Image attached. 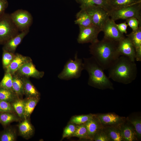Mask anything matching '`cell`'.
<instances>
[{"instance_id": "6da1fadb", "label": "cell", "mask_w": 141, "mask_h": 141, "mask_svg": "<svg viewBox=\"0 0 141 141\" xmlns=\"http://www.w3.org/2000/svg\"><path fill=\"white\" fill-rule=\"evenodd\" d=\"M118 42L103 38L90 45V54L104 70L108 69L120 56Z\"/></svg>"}, {"instance_id": "7a4b0ae2", "label": "cell", "mask_w": 141, "mask_h": 141, "mask_svg": "<svg viewBox=\"0 0 141 141\" xmlns=\"http://www.w3.org/2000/svg\"><path fill=\"white\" fill-rule=\"evenodd\" d=\"M108 77L116 82L127 84L135 80L137 69L135 61L121 55L108 69Z\"/></svg>"}, {"instance_id": "3957f363", "label": "cell", "mask_w": 141, "mask_h": 141, "mask_svg": "<svg viewBox=\"0 0 141 141\" xmlns=\"http://www.w3.org/2000/svg\"><path fill=\"white\" fill-rule=\"evenodd\" d=\"M84 69L89 75V84L101 89H113L112 84L105 74L104 70L92 56L84 58Z\"/></svg>"}, {"instance_id": "277c9868", "label": "cell", "mask_w": 141, "mask_h": 141, "mask_svg": "<svg viewBox=\"0 0 141 141\" xmlns=\"http://www.w3.org/2000/svg\"><path fill=\"white\" fill-rule=\"evenodd\" d=\"M84 69L82 60L78 58L77 54L76 53L74 60L70 58L66 62L62 70L58 74V77L60 79L65 80L77 79L80 77Z\"/></svg>"}, {"instance_id": "5b68a950", "label": "cell", "mask_w": 141, "mask_h": 141, "mask_svg": "<svg viewBox=\"0 0 141 141\" xmlns=\"http://www.w3.org/2000/svg\"><path fill=\"white\" fill-rule=\"evenodd\" d=\"M108 11L109 17L115 21L134 17L138 20L141 26V3L121 8L110 9Z\"/></svg>"}, {"instance_id": "8992f818", "label": "cell", "mask_w": 141, "mask_h": 141, "mask_svg": "<svg viewBox=\"0 0 141 141\" xmlns=\"http://www.w3.org/2000/svg\"><path fill=\"white\" fill-rule=\"evenodd\" d=\"M19 31L13 22L10 14L5 13L0 16V44L4 45L19 34Z\"/></svg>"}, {"instance_id": "52a82bcc", "label": "cell", "mask_w": 141, "mask_h": 141, "mask_svg": "<svg viewBox=\"0 0 141 141\" xmlns=\"http://www.w3.org/2000/svg\"><path fill=\"white\" fill-rule=\"evenodd\" d=\"M11 20L19 31L29 30L32 24L33 18L28 11L19 9L10 14Z\"/></svg>"}, {"instance_id": "ba28073f", "label": "cell", "mask_w": 141, "mask_h": 141, "mask_svg": "<svg viewBox=\"0 0 141 141\" xmlns=\"http://www.w3.org/2000/svg\"><path fill=\"white\" fill-rule=\"evenodd\" d=\"M84 9L90 15L92 24L101 30L104 24L110 17L108 11L103 8L96 6L89 7Z\"/></svg>"}, {"instance_id": "9c48e42d", "label": "cell", "mask_w": 141, "mask_h": 141, "mask_svg": "<svg viewBox=\"0 0 141 141\" xmlns=\"http://www.w3.org/2000/svg\"><path fill=\"white\" fill-rule=\"evenodd\" d=\"M79 32L77 41L79 44L94 43L98 40V37L102 31L99 28L92 24L89 26L79 27Z\"/></svg>"}, {"instance_id": "30bf717a", "label": "cell", "mask_w": 141, "mask_h": 141, "mask_svg": "<svg viewBox=\"0 0 141 141\" xmlns=\"http://www.w3.org/2000/svg\"><path fill=\"white\" fill-rule=\"evenodd\" d=\"M101 30L104 33V38L111 40L119 42L125 37L118 29L115 21L110 17L104 24Z\"/></svg>"}, {"instance_id": "8fae6325", "label": "cell", "mask_w": 141, "mask_h": 141, "mask_svg": "<svg viewBox=\"0 0 141 141\" xmlns=\"http://www.w3.org/2000/svg\"><path fill=\"white\" fill-rule=\"evenodd\" d=\"M118 50L120 55L125 56L133 61L136 60L135 48L129 39L125 37L118 42Z\"/></svg>"}, {"instance_id": "7c38bea8", "label": "cell", "mask_w": 141, "mask_h": 141, "mask_svg": "<svg viewBox=\"0 0 141 141\" xmlns=\"http://www.w3.org/2000/svg\"><path fill=\"white\" fill-rule=\"evenodd\" d=\"M16 73L22 76L37 79L42 78L44 74V72L39 71L36 69L32 60L24 64Z\"/></svg>"}, {"instance_id": "4fadbf2b", "label": "cell", "mask_w": 141, "mask_h": 141, "mask_svg": "<svg viewBox=\"0 0 141 141\" xmlns=\"http://www.w3.org/2000/svg\"><path fill=\"white\" fill-rule=\"evenodd\" d=\"M133 45L135 50L136 60L141 61V26L136 30L132 31L126 35Z\"/></svg>"}, {"instance_id": "5bb4252c", "label": "cell", "mask_w": 141, "mask_h": 141, "mask_svg": "<svg viewBox=\"0 0 141 141\" xmlns=\"http://www.w3.org/2000/svg\"><path fill=\"white\" fill-rule=\"evenodd\" d=\"M97 118L102 126L108 127L120 125L124 120L123 118L111 113L101 114Z\"/></svg>"}, {"instance_id": "9a60e30c", "label": "cell", "mask_w": 141, "mask_h": 141, "mask_svg": "<svg viewBox=\"0 0 141 141\" xmlns=\"http://www.w3.org/2000/svg\"><path fill=\"white\" fill-rule=\"evenodd\" d=\"M29 32V30L21 32L9 39L4 44L3 50L14 53L18 46Z\"/></svg>"}, {"instance_id": "2e32d148", "label": "cell", "mask_w": 141, "mask_h": 141, "mask_svg": "<svg viewBox=\"0 0 141 141\" xmlns=\"http://www.w3.org/2000/svg\"><path fill=\"white\" fill-rule=\"evenodd\" d=\"M31 60L30 58L28 57L16 53L12 61L5 69V73H9L13 75L24 64Z\"/></svg>"}, {"instance_id": "e0dca14e", "label": "cell", "mask_w": 141, "mask_h": 141, "mask_svg": "<svg viewBox=\"0 0 141 141\" xmlns=\"http://www.w3.org/2000/svg\"><path fill=\"white\" fill-rule=\"evenodd\" d=\"M89 139L93 140L97 132L102 128V125L97 117H93L85 123Z\"/></svg>"}, {"instance_id": "ac0fdd59", "label": "cell", "mask_w": 141, "mask_h": 141, "mask_svg": "<svg viewBox=\"0 0 141 141\" xmlns=\"http://www.w3.org/2000/svg\"><path fill=\"white\" fill-rule=\"evenodd\" d=\"M74 23L79 27H85L92 25L90 15L84 9H81L77 13Z\"/></svg>"}, {"instance_id": "d6986e66", "label": "cell", "mask_w": 141, "mask_h": 141, "mask_svg": "<svg viewBox=\"0 0 141 141\" xmlns=\"http://www.w3.org/2000/svg\"><path fill=\"white\" fill-rule=\"evenodd\" d=\"M141 3V0H108V10L131 6Z\"/></svg>"}, {"instance_id": "ffe728a7", "label": "cell", "mask_w": 141, "mask_h": 141, "mask_svg": "<svg viewBox=\"0 0 141 141\" xmlns=\"http://www.w3.org/2000/svg\"><path fill=\"white\" fill-rule=\"evenodd\" d=\"M22 77L24 93L27 97H39L40 93L28 78Z\"/></svg>"}, {"instance_id": "44dd1931", "label": "cell", "mask_w": 141, "mask_h": 141, "mask_svg": "<svg viewBox=\"0 0 141 141\" xmlns=\"http://www.w3.org/2000/svg\"><path fill=\"white\" fill-rule=\"evenodd\" d=\"M21 122L19 125V129L21 136L26 139L30 138L34 133L33 128L27 118Z\"/></svg>"}, {"instance_id": "7402d4cb", "label": "cell", "mask_w": 141, "mask_h": 141, "mask_svg": "<svg viewBox=\"0 0 141 141\" xmlns=\"http://www.w3.org/2000/svg\"><path fill=\"white\" fill-rule=\"evenodd\" d=\"M12 75V90L17 97L24 95L22 77L15 73Z\"/></svg>"}, {"instance_id": "603a6c76", "label": "cell", "mask_w": 141, "mask_h": 141, "mask_svg": "<svg viewBox=\"0 0 141 141\" xmlns=\"http://www.w3.org/2000/svg\"><path fill=\"white\" fill-rule=\"evenodd\" d=\"M80 4L81 9L93 6L103 8L108 11V0H76Z\"/></svg>"}, {"instance_id": "cb8c5ba5", "label": "cell", "mask_w": 141, "mask_h": 141, "mask_svg": "<svg viewBox=\"0 0 141 141\" xmlns=\"http://www.w3.org/2000/svg\"><path fill=\"white\" fill-rule=\"evenodd\" d=\"M39 97H30L24 100V118H27L31 115L39 100Z\"/></svg>"}, {"instance_id": "d4e9b609", "label": "cell", "mask_w": 141, "mask_h": 141, "mask_svg": "<svg viewBox=\"0 0 141 141\" xmlns=\"http://www.w3.org/2000/svg\"><path fill=\"white\" fill-rule=\"evenodd\" d=\"M121 125L120 128L124 141H132L135 140L136 135L133 127L127 124Z\"/></svg>"}, {"instance_id": "484cf974", "label": "cell", "mask_w": 141, "mask_h": 141, "mask_svg": "<svg viewBox=\"0 0 141 141\" xmlns=\"http://www.w3.org/2000/svg\"><path fill=\"white\" fill-rule=\"evenodd\" d=\"M118 126L108 127L105 130L110 140L124 141L120 127H118Z\"/></svg>"}, {"instance_id": "4316f807", "label": "cell", "mask_w": 141, "mask_h": 141, "mask_svg": "<svg viewBox=\"0 0 141 141\" xmlns=\"http://www.w3.org/2000/svg\"><path fill=\"white\" fill-rule=\"evenodd\" d=\"M18 119L11 112H0V123L5 126L10 123L17 121Z\"/></svg>"}, {"instance_id": "83f0119b", "label": "cell", "mask_w": 141, "mask_h": 141, "mask_svg": "<svg viewBox=\"0 0 141 141\" xmlns=\"http://www.w3.org/2000/svg\"><path fill=\"white\" fill-rule=\"evenodd\" d=\"M17 97L13 91L0 88V100L10 102L17 99Z\"/></svg>"}, {"instance_id": "f1b7e54d", "label": "cell", "mask_w": 141, "mask_h": 141, "mask_svg": "<svg viewBox=\"0 0 141 141\" xmlns=\"http://www.w3.org/2000/svg\"><path fill=\"white\" fill-rule=\"evenodd\" d=\"M71 137H76L81 139H89L85 124L77 125L76 130Z\"/></svg>"}, {"instance_id": "f546056e", "label": "cell", "mask_w": 141, "mask_h": 141, "mask_svg": "<svg viewBox=\"0 0 141 141\" xmlns=\"http://www.w3.org/2000/svg\"><path fill=\"white\" fill-rule=\"evenodd\" d=\"M16 138L15 132L11 128H7L0 133V141H14Z\"/></svg>"}, {"instance_id": "4dcf8cb0", "label": "cell", "mask_w": 141, "mask_h": 141, "mask_svg": "<svg viewBox=\"0 0 141 141\" xmlns=\"http://www.w3.org/2000/svg\"><path fill=\"white\" fill-rule=\"evenodd\" d=\"M15 110L20 118H24V99H16L12 104Z\"/></svg>"}, {"instance_id": "1f68e13d", "label": "cell", "mask_w": 141, "mask_h": 141, "mask_svg": "<svg viewBox=\"0 0 141 141\" xmlns=\"http://www.w3.org/2000/svg\"><path fill=\"white\" fill-rule=\"evenodd\" d=\"M12 82V75L9 73L6 72L0 82V88L13 91Z\"/></svg>"}, {"instance_id": "d6a6232c", "label": "cell", "mask_w": 141, "mask_h": 141, "mask_svg": "<svg viewBox=\"0 0 141 141\" xmlns=\"http://www.w3.org/2000/svg\"><path fill=\"white\" fill-rule=\"evenodd\" d=\"M94 115L90 114L81 115L73 116L70 120V122L76 125L85 124L92 118Z\"/></svg>"}, {"instance_id": "836d02e7", "label": "cell", "mask_w": 141, "mask_h": 141, "mask_svg": "<svg viewBox=\"0 0 141 141\" xmlns=\"http://www.w3.org/2000/svg\"><path fill=\"white\" fill-rule=\"evenodd\" d=\"M2 62L4 68L6 69L14 59L15 54L3 50Z\"/></svg>"}, {"instance_id": "e575fe53", "label": "cell", "mask_w": 141, "mask_h": 141, "mask_svg": "<svg viewBox=\"0 0 141 141\" xmlns=\"http://www.w3.org/2000/svg\"><path fill=\"white\" fill-rule=\"evenodd\" d=\"M77 126L71 122L67 125L64 130L62 139L71 137L76 130Z\"/></svg>"}, {"instance_id": "d590c367", "label": "cell", "mask_w": 141, "mask_h": 141, "mask_svg": "<svg viewBox=\"0 0 141 141\" xmlns=\"http://www.w3.org/2000/svg\"><path fill=\"white\" fill-rule=\"evenodd\" d=\"M95 141H109L110 139L105 130L103 128L99 130L95 135L93 139Z\"/></svg>"}, {"instance_id": "8d00e7d4", "label": "cell", "mask_w": 141, "mask_h": 141, "mask_svg": "<svg viewBox=\"0 0 141 141\" xmlns=\"http://www.w3.org/2000/svg\"><path fill=\"white\" fill-rule=\"evenodd\" d=\"M134 126L137 136L140 138L141 137V120L140 118H136L130 120Z\"/></svg>"}, {"instance_id": "74e56055", "label": "cell", "mask_w": 141, "mask_h": 141, "mask_svg": "<svg viewBox=\"0 0 141 141\" xmlns=\"http://www.w3.org/2000/svg\"><path fill=\"white\" fill-rule=\"evenodd\" d=\"M13 109L10 102L0 100V112L11 113L14 111Z\"/></svg>"}, {"instance_id": "f35d334b", "label": "cell", "mask_w": 141, "mask_h": 141, "mask_svg": "<svg viewBox=\"0 0 141 141\" xmlns=\"http://www.w3.org/2000/svg\"><path fill=\"white\" fill-rule=\"evenodd\" d=\"M126 22L132 31L137 29L139 26H141L138 20L136 18L132 17L126 20Z\"/></svg>"}, {"instance_id": "ab89813d", "label": "cell", "mask_w": 141, "mask_h": 141, "mask_svg": "<svg viewBox=\"0 0 141 141\" xmlns=\"http://www.w3.org/2000/svg\"><path fill=\"white\" fill-rule=\"evenodd\" d=\"M8 5V3L7 0H0V16L5 13V11Z\"/></svg>"}, {"instance_id": "60d3db41", "label": "cell", "mask_w": 141, "mask_h": 141, "mask_svg": "<svg viewBox=\"0 0 141 141\" xmlns=\"http://www.w3.org/2000/svg\"><path fill=\"white\" fill-rule=\"evenodd\" d=\"M116 26L118 29L121 33L123 34L127 33V29L128 25L126 22L116 24Z\"/></svg>"}]
</instances>
